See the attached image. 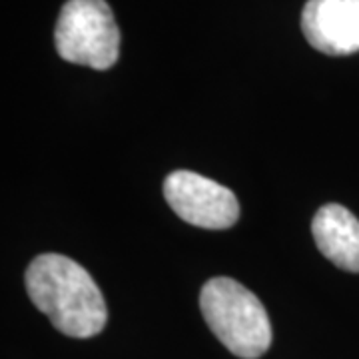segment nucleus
<instances>
[{
    "mask_svg": "<svg viewBox=\"0 0 359 359\" xmlns=\"http://www.w3.org/2000/svg\"><path fill=\"white\" fill-rule=\"evenodd\" d=\"M32 304L68 337L86 339L104 330L106 302L86 269L60 254H42L26 269Z\"/></svg>",
    "mask_w": 359,
    "mask_h": 359,
    "instance_id": "1",
    "label": "nucleus"
},
{
    "mask_svg": "<svg viewBox=\"0 0 359 359\" xmlns=\"http://www.w3.org/2000/svg\"><path fill=\"white\" fill-rule=\"evenodd\" d=\"M200 308L205 323L233 355L244 359L262 358L271 344L268 313L242 283L230 278H214L200 294Z\"/></svg>",
    "mask_w": 359,
    "mask_h": 359,
    "instance_id": "2",
    "label": "nucleus"
},
{
    "mask_svg": "<svg viewBox=\"0 0 359 359\" xmlns=\"http://www.w3.org/2000/svg\"><path fill=\"white\" fill-rule=\"evenodd\" d=\"M54 42L72 65L108 70L120 54V30L106 0H68L56 22Z\"/></svg>",
    "mask_w": 359,
    "mask_h": 359,
    "instance_id": "3",
    "label": "nucleus"
},
{
    "mask_svg": "<svg viewBox=\"0 0 359 359\" xmlns=\"http://www.w3.org/2000/svg\"><path fill=\"white\" fill-rule=\"evenodd\" d=\"M164 198L184 222L205 230H226L240 218V204L231 190L190 170L168 174Z\"/></svg>",
    "mask_w": 359,
    "mask_h": 359,
    "instance_id": "4",
    "label": "nucleus"
},
{
    "mask_svg": "<svg viewBox=\"0 0 359 359\" xmlns=\"http://www.w3.org/2000/svg\"><path fill=\"white\" fill-rule=\"evenodd\" d=\"M302 30L309 44L323 54L359 52V0H308Z\"/></svg>",
    "mask_w": 359,
    "mask_h": 359,
    "instance_id": "5",
    "label": "nucleus"
},
{
    "mask_svg": "<svg viewBox=\"0 0 359 359\" xmlns=\"http://www.w3.org/2000/svg\"><path fill=\"white\" fill-rule=\"evenodd\" d=\"M311 233L323 257L346 271H359V219L346 205H321L311 222Z\"/></svg>",
    "mask_w": 359,
    "mask_h": 359,
    "instance_id": "6",
    "label": "nucleus"
}]
</instances>
